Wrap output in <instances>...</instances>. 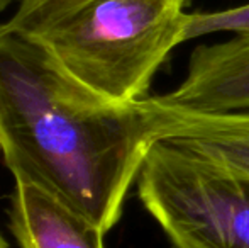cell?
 <instances>
[{"label":"cell","mask_w":249,"mask_h":248,"mask_svg":"<svg viewBox=\"0 0 249 248\" xmlns=\"http://www.w3.org/2000/svg\"><path fill=\"white\" fill-rule=\"evenodd\" d=\"M156 143L148 100L110 106L65 76L39 44L0 22V153L102 229L119 223Z\"/></svg>","instance_id":"cell-1"},{"label":"cell","mask_w":249,"mask_h":248,"mask_svg":"<svg viewBox=\"0 0 249 248\" xmlns=\"http://www.w3.org/2000/svg\"><path fill=\"white\" fill-rule=\"evenodd\" d=\"M188 0H87L12 29L73 83L110 106L146 99L170 53L187 43Z\"/></svg>","instance_id":"cell-2"},{"label":"cell","mask_w":249,"mask_h":248,"mask_svg":"<svg viewBox=\"0 0 249 248\" xmlns=\"http://www.w3.org/2000/svg\"><path fill=\"white\" fill-rule=\"evenodd\" d=\"M136 184L173 248H249V177L156 141Z\"/></svg>","instance_id":"cell-3"},{"label":"cell","mask_w":249,"mask_h":248,"mask_svg":"<svg viewBox=\"0 0 249 248\" xmlns=\"http://www.w3.org/2000/svg\"><path fill=\"white\" fill-rule=\"evenodd\" d=\"M164 107L219 114L249 111V41L198 44L187 75L171 92L156 95Z\"/></svg>","instance_id":"cell-4"},{"label":"cell","mask_w":249,"mask_h":248,"mask_svg":"<svg viewBox=\"0 0 249 248\" xmlns=\"http://www.w3.org/2000/svg\"><path fill=\"white\" fill-rule=\"evenodd\" d=\"M156 141H170L229 173L249 177V111L192 113L146 97Z\"/></svg>","instance_id":"cell-5"},{"label":"cell","mask_w":249,"mask_h":248,"mask_svg":"<svg viewBox=\"0 0 249 248\" xmlns=\"http://www.w3.org/2000/svg\"><path fill=\"white\" fill-rule=\"evenodd\" d=\"M9 226L19 248H105V233L37 184L14 177Z\"/></svg>","instance_id":"cell-6"},{"label":"cell","mask_w":249,"mask_h":248,"mask_svg":"<svg viewBox=\"0 0 249 248\" xmlns=\"http://www.w3.org/2000/svg\"><path fill=\"white\" fill-rule=\"evenodd\" d=\"M213 33H232L236 38L249 41V2L226 10L190 14L187 41Z\"/></svg>","instance_id":"cell-7"},{"label":"cell","mask_w":249,"mask_h":248,"mask_svg":"<svg viewBox=\"0 0 249 248\" xmlns=\"http://www.w3.org/2000/svg\"><path fill=\"white\" fill-rule=\"evenodd\" d=\"M12 2L17 5V9L14 16L5 22L12 27H20L34 20L50 17L59 10L80 5L87 0H12Z\"/></svg>","instance_id":"cell-8"}]
</instances>
